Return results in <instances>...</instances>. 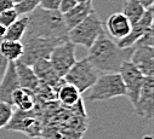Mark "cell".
<instances>
[{
    "label": "cell",
    "mask_w": 154,
    "mask_h": 139,
    "mask_svg": "<svg viewBox=\"0 0 154 139\" xmlns=\"http://www.w3.org/2000/svg\"><path fill=\"white\" fill-rule=\"evenodd\" d=\"M88 50V59L92 63L100 74H104L119 73L123 63L130 61L134 46L120 47L117 41L109 38L106 31H103Z\"/></svg>",
    "instance_id": "obj_1"
},
{
    "label": "cell",
    "mask_w": 154,
    "mask_h": 139,
    "mask_svg": "<svg viewBox=\"0 0 154 139\" xmlns=\"http://www.w3.org/2000/svg\"><path fill=\"white\" fill-rule=\"evenodd\" d=\"M49 38L68 40V29L58 10H45L38 6L28 15V25L23 38Z\"/></svg>",
    "instance_id": "obj_2"
},
{
    "label": "cell",
    "mask_w": 154,
    "mask_h": 139,
    "mask_svg": "<svg viewBox=\"0 0 154 139\" xmlns=\"http://www.w3.org/2000/svg\"><path fill=\"white\" fill-rule=\"evenodd\" d=\"M44 111L40 107H38V102L35 107L30 110H18L15 111L5 126L8 131H15L23 133L29 138L42 137L44 127Z\"/></svg>",
    "instance_id": "obj_3"
},
{
    "label": "cell",
    "mask_w": 154,
    "mask_h": 139,
    "mask_svg": "<svg viewBox=\"0 0 154 139\" xmlns=\"http://www.w3.org/2000/svg\"><path fill=\"white\" fill-rule=\"evenodd\" d=\"M103 31H106L104 24L95 11L79 24L68 30V40L74 45H80L85 49H90Z\"/></svg>",
    "instance_id": "obj_4"
},
{
    "label": "cell",
    "mask_w": 154,
    "mask_h": 139,
    "mask_svg": "<svg viewBox=\"0 0 154 139\" xmlns=\"http://www.w3.org/2000/svg\"><path fill=\"white\" fill-rule=\"evenodd\" d=\"M125 96V86L119 73L100 74L96 82L91 86L88 100L100 102Z\"/></svg>",
    "instance_id": "obj_5"
},
{
    "label": "cell",
    "mask_w": 154,
    "mask_h": 139,
    "mask_svg": "<svg viewBox=\"0 0 154 139\" xmlns=\"http://www.w3.org/2000/svg\"><path fill=\"white\" fill-rule=\"evenodd\" d=\"M98 76V70L86 57L84 59L76 61L67 72V74L63 76V80L66 82L74 85L80 93H83L91 88V86L96 82Z\"/></svg>",
    "instance_id": "obj_6"
},
{
    "label": "cell",
    "mask_w": 154,
    "mask_h": 139,
    "mask_svg": "<svg viewBox=\"0 0 154 139\" xmlns=\"http://www.w3.org/2000/svg\"><path fill=\"white\" fill-rule=\"evenodd\" d=\"M23 55L18 59L27 65H33L36 61L49 58L51 51L55 46L63 43L58 39H49V38H23Z\"/></svg>",
    "instance_id": "obj_7"
},
{
    "label": "cell",
    "mask_w": 154,
    "mask_h": 139,
    "mask_svg": "<svg viewBox=\"0 0 154 139\" xmlns=\"http://www.w3.org/2000/svg\"><path fill=\"white\" fill-rule=\"evenodd\" d=\"M49 61L55 69L56 74L63 79L67 72L72 68V65L76 62L75 57V45L69 40L61 43L60 45L55 46L49 56Z\"/></svg>",
    "instance_id": "obj_8"
},
{
    "label": "cell",
    "mask_w": 154,
    "mask_h": 139,
    "mask_svg": "<svg viewBox=\"0 0 154 139\" xmlns=\"http://www.w3.org/2000/svg\"><path fill=\"white\" fill-rule=\"evenodd\" d=\"M119 74L125 86V96L129 98L130 103L134 107L137 102L144 75L138 70L131 61H126L123 63L119 70Z\"/></svg>",
    "instance_id": "obj_9"
},
{
    "label": "cell",
    "mask_w": 154,
    "mask_h": 139,
    "mask_svg": "<svg viewBox=\"0 0 154 139\" xmlns=\"http://www.w3.org/2000/svg\"><path fill=\"white\" fill-rule=\"evenodd\" d=\"M135 113L146 119L152 120L154 114V76H144L142 87L137 98V102L134 105Z\"/></svg>",
    "instance_id": "obj_10"
},
{
    "label": "cell",
    "mask_w": 154,
    "mask_h": 139,
    "mask_svg": "<svg viewBox=\"0 0 154 139\" xmlns=\"http://www.w3.org/2000/svg\"><path fill=\"white\" fill-rule=\"evenodd\" d=\"M153 18H154V16H153V6L147 7L144 13H143V16L141 17V19L138 22H136L135 24H131L130 33L125 38L118 40L117 44L120 47H130V46H132L141 35H143L148 29L153 28Z\"/></svg>",
    "instance_id": "obj_11"
},
{
    "label": "cell",
    "mask_w": 154,
    "mask_h": 139,
    "mask_svg": "<svg viewBox=\"0 0 154 139\" xmlns=\"http://www.w3.org/2000/svg\"><path fill=\"white\" fill-rule=\"evenodd\" d=\"M130 61L144 76H154V47H134Z\"/></svg>",
    "instance_id": "obj_12"
},
{
    "label": "cell",
    "mask_w": 154,
    "mask_h": 139,
    "mask_svg": "<svg viewBox=\"0 0 154 139\" xmlns=\"http://www.w3.org/2000/svg\"><path fill=\"white\" fill-rule=\"evenodd\" d=\"M20 87L15 62H9L5 73L0 80V102L12 105V93Z\"/></svg>",
    "instance_id": "obj_13"
},
{
    "label": "cell",
    "mask_w": 154,
    "mask_h": 139,
    "mask_svg": "<svg viewBox=\"0 0 154 139\" xmlns=\"http://www.w3.org/2000/svg\"><path fill=\"white\" fill-rule=\"evenodd\" d=\"M106 28L112 39L118 41L125 38L130 33L131 23L123 12H115L108 17L106 22Z\"/></svg>",
    "instance_id": "obj_14"
},
{
    "label": "cell",
    "mask_w": 154,
    "mask_h": 139,
    "mask_svg": "<svg viewBox=\"0 0 154 139\" xmlns=\"http://www.w3.org/2000/svg\"><path fill=\"white\" fill-rule=\"evenodd\" d=\"M92 12H95L92 0H86L84 3H78L70 10L62 13L67 29L69 30V29L74 28L76 24H79L82 21H84Z\"/></svg>",
    "instance_id": "obj_15"
},
{
    "label": "cell",
    "mask_w": 154,
    "mask_h": 139,
    "mask_svg": "<svg viewBox=\"0 0 154 139\" xmlns=\"http://www.w3.org/2000/svg\"><path fill=\"white\" fill-rule=\"evenodd\" d=\"M33 70L35 73V75L38 76L40 82H44V84H48L50 86H54V87H58L60 84L63 81V79H61L56 72L55 69L52 68L49 58H44V59H39L36 61L33 65Z\"/></svg>",
    "instance_id": "obj_16"
},
{
    "label": "cell",
    "mask_w": 154,
    "mask_h": 139,
    "mask_svg": "<svg viewBox=\"0 0 154 139\" xmlns=\"http://www.w3.org/2000/svg\"><path fill=\"white\" fill-rule=\"evenodd\" d=\"M15 67H16V73H17V78H18V82L21 87H26L29 88L32 91H36V88L39 87V79L35 75L33 68L30 65L24 64L21 61H16L15 62Z\"/></svg>",
    "instance_id": "obj_17"
},
{
    "label": "cell",
    "mask_w": 154,
    "mask_h": 139,
    "mask_svg": "<svg viewBox=\"0 0 154 139\" xmlns=\"http://www.w3.org/2000/svg\"><path fill=\"white\" fill-rule=\"evenodd\" d=\"M56 98L63 107H73L82 100V93L74 85L63 80L56 90Z\"/></svg>",
    "instance_id": "obj_18"
},
{
    "label": "cell",
    "mask_w": 154,
    "mask_h": 139,
    "mask_svg": "<svg viewBox=\"0 0 154 139\" xmlns=\"http://www.w3.org/2000/svg\"><path fill=\"white\" fill-rule=\"evenodd\" d=\"M38 99L35 96V92L26 88V87H18L12 93V105H15L18 110H30L35 107Z\"/></svg>",
    "instance_id": "obj_19"
},
{
    "label": "cell",
    "mask_w": 154,
    "mask_h": 139,
    "mask_svg": "<svg viewBox=\"0 0 154 139\" xmlns=\"http://www.w3.org/2000/svg\"><path fill=\"white\" fill-rule=\"evenodd\" d=\"M84 132L76 131L70 127H52V128H45L43 127L42 137L44 139H80Z\"/></svg>",
    "instance_id": "obj_20"
},
{
    "label": "cell",
    "mask_w": 154,
    "mask_h": 139,
    "mask_svg": "<svg viewBox=\"0 0 154 139\" xmlns=\"http://www.w3.org/2000/svg\"><path fill=\"white\" fill-rule=\"evenodd\" d=\"M0 55L9 62L18 61L23 55V44L17 40H0Z\"/></svg>",
    "instance_id": "obj_21"
},
{
    "label": "cell",
    "mask_w": 154,
    "mask_h": 139,
    "mask_svg": "<svg viewBox=\"0 0 154 139\" xmlns=\"http://www.w3.org/2000/svg\"><path fill=\"white\" fill-rule=\"evenodd\" d=\"M27 25H28V15L20 16L12 24H10L6 28V33H5L4 39L22 41L26 29H27Z\"/></svg>",
    "instance_id": "obj_22"
},
{
    "label": "cell",
    "mask_w": 154,
    "mask_h": 139,
    "mask_svg": "<svg viewBox=\"0 0 154 139\" xmlns=\"http://www.w3.org/2000/svg\"><path fill=\"white\" fill-rule=\"evenodd\" d=\"M146 11V7L138 1V0H125L123 5V13L128 17L131 24H135L141 19Z\"/></svg>",
    "instance_id": "obj_23"
},
{
    "label": "cell",
    "mask_w": 154,
    "mask_h": 139,
    "mask_svg": "<svg viewBox=\"0 0 154 139\" xmlns=\"http://www.w3.org/2000/svg\"><path fill=\"white\" fill-rule=\"evenodd\" d=\"M39 6V0H21V1L14 4V9L18 13V16L29 15Z\"/></svg>",
    "instance_id": "obj_24"
},
{
    "label": "cell",
    "mask_w": 154,
    "mask_h": 139,
    "mask_svg": "<svg viewBox=\"0 0 154 139\" xmlns=\"http://www.w3.org/2000/svg\"><path fill=\"white\" fill-rule=\"evenodd\" d=\"M14 114L12 105L5 103V102H0V129L5 128V126L9 123L11 116Z\"/></svg>",
    "instance_id": "obj_25"
},
{
    "label": "cell",
    "mask_w": 154,
    "mask_h": 139,
    "mask_svg": "<svg viewBox=\"0 0 154 139\" xmlns=\"http://www.w3.org/2000/svg\"><path fill=\"white\" fill-rule=\"evenodd\" d=\"M18 13L16 12V10L14 7H10L8 10H4L0 12V23H2L3 25H5L6 28L12 24L17 18H18Z\"/></svg>",
    "instance_id": "obj_26"
},
{
    "label": "cell",
    "mask_w": 154,
    "mask_h": 139,
    "mask_svg": "<svg viewBox=\"0 0 154 139\" xmlns=\"http://www.w3.org/2000/svg\"><path fill=\"white\" fill-rule=\"evenodd\" d=\"M154 34H153V28L148 29L143 35H141L136 43L132 45L134 47H141V46H152L154 47Z\"/></svg>",
    "instance_id": "obj_27"
},
{
    "label": "cell",
    "mask_w": 154,
    "mask_h": 139,
    "mask_svg": "<svg viewBox=\"0 0 154 139\" xmlns=\"http://www.w3.org/2000/svg\"><path fill=\"white\" fill-rule=\"evenodd\" d=\"M39 6L45 10H58L60 0H39Z\"/></svg>",
    "instance_id": "obj_28"
},
{
    "label": "cell",
    "mask_w": 154,
    "mask_h": 139,
    "mask_svg": "<svg viewBox=\"0 0 154 139\" xmlns=\"http://www.w3.org/2000/svg\"><path fill=\"white\" fill-rule=\"evenodd\" d=\"M76 3L75 0H60V7H58V11L61 12V13H64V12H67L68 10H70L73 6H75Z\"/></svg>",
    "instance_id": "obj_29"
},
{
    "label": "cell",
    "mask_w": 154,
    "mask_h": 139,
    "mask_svg": "<svg viewBox=\"0 0 154 139\" xmlns=\"http://www.w3.org/2000/svg\"><path fill=\"white\" fill-rule=\"evenodd\" d=\"M8 63H9V61L0 55V80H2V78H3V75L5 73V69L8 67Z\"/></svg>",
    "instance_id": "obj_30"
},
{
    "label": "cell",
    "mask_w": 154,
    "mask_h": 139,
    "mask_svg": "<svg viewBox=\"0 0 154 139\" xmlns=\"http://www.w3.org/2000/svg\"><path fill=\"white\" fill-rule=\"evenodd\" d=\"M10 7H14V1L12 0H0V12L8 10Z\"/></svg>",
    "instance_id": "obj_31"
},
{
    "label": "cell",
    "mask_w": 154,
    "mask_h": 139,
    "mask_svg": "<svg viewBox=\"0 0 154 139\" xmlns=\"http://www.w3.org/2000/svg\"><path fill=\"white\" fill-rule=\"evenodd\" d=\"M138 1L147 9V7H150L153 6V3H154V0H138Z\"/></svg>",
    "instance_id": "obj_32"
},
{
    "label": "cell",
    "mask_w": 154,
    "mask_h": 139,
    "mask_svg": "<svg viewBox=\"0 0 154 139\" xmlns=\"http://www.w3.org/2000/svg\"><path fill=\"white\" fill-rule=\"evenodd\" d=\"M5 33H6V27L0 23V40H3V39H4Z\"/></svg>",
    "instance_id": "obj_33"
},
{
    "label": "cell",
    "mask_w": 154,
    "mask_h": 139,
    "mask_svg": "<svg viewBox=\"0 0 154 139\" xmlns=\"http://www.w3.org/2000/svg\"><path fill=\"white\" fill-rule=\"evenodd\" d=\"M76 3H84V1H86V0H75Z\"/></svg>",
    "instance_id": "obj_34"
}]
</instances>
